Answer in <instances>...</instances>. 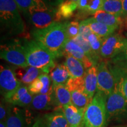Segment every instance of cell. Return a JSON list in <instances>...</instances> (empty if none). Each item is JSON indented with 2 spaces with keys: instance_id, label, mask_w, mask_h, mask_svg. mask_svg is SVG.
I'll return each mask as SVG.
<instances>
[{
  "instance_id": "6da1fadb",
  "label": "cell",
  "mask_w": 127,
  "mask_h": 127,
  "mask_svg": "<svg viewBox=\"0 0 127 127\" xmlns=\"http://www.w3.org/2000/svg\"><path fill=\"white\" fill-rule=\"evenodd\" d=\"M68 22H56L44 29H35L32 36L49 50L56 58L64 55V48L68 40L66 26Z\"/></svg>"
},
{
  "instance_id": "7a4b0ae2",
  "label": "cell",
  "mask_w": 127,
  "mask_h": 127,
  "mask_svg": "<svg viewBox=\"0 0 127 127\" xmlns=\"http://www.w3.org/2000/svg\"><path fill=\"white\" fill-rule=\"evenodd\" d=\"M1 32L6 36L23 35L25 25L14 0H0Z\"/></svg>"
},
{
  "instance_id": "3957f363",
  "label": "cell",
  "mask_w": 127,
  "mask_h": 127,
  "mask_svg": "<svg viewBox=\"0 0 127 127\" xmlns=\"http://www.w3.org/2000/svg\"><path fill=\"white\" fill-rule=\"evenodd\" d=\"M23 46L29 66L42 70L44 73L50 72L56 65V57L45 47L34 39H24Z\"/></svg>"
},
{
  "instance_id": "277c9868",
  "label": "cell",
  "mask_w": 127,
  "mask_h": 127,
  "mask_svg": "<svg viewBox=\"0 0 127 127\" xmlns=\"http://www.w3.org/2000/svg\"><path fill=\"white\" fill-rule=\"evenodd\" d=\"M107 98L101 92L96 91L85 111L81 127H106L108 121L106 108Z\"/></svg>"
},
{
  "instance_id": "5b68a950",
  "label": "cell",
  "mask_w": 127,
  "mask_h": 127,
  "mask_svg": "<svg viewBox=\"0 0 127 127\" xmlns=\"http://www.w3.org/2000/svg\"><path fill=\"white\" fill-rule=\"evenodd\" d=\"M106 108L108 121L127 117V101L121 91L117 81H115L113 91L107 96Z\"/></svg>"
},
{
  "instance_id": "8992f818",
  "label": "cell",
  "mask_w": 127,
  "mask_h": 127,
  "mask_svg": "<svg viewBox=\"0 0 127 127\" xmlns=\"http://www.w3.org/2000/svg\"><path fill=\"white\" fill-rule=\"evenodd\" d=\"M0 57L17 66L27 67L29 66L25 55L23 42L15 40L6 44H1Z\"/></svg>"
},
{
  "instance_id": "52a82bcc",
  "label": "cell",
  "mask_w": 127,
  "mask_h": 127,
  "mask_svg": "<svg viewBox=\"0 0 127 127\" xmlns=\"http://www.w3.org/2000/svg\"><path fill=\"white\" fill-rule=\"evenodd\" d=\"M127 45V38L121 33H114L106 38L101 47L100 54L104 58H111L121 54Z\"/></svg>"
},
{
  "instance_id": "ba28073f",
  "label": "cell",
  "mask_w": 127,
  "mask_h": 127,
  "mask_svg": "<svg viewBox=\"0 0 127 127\" xmlns=\"http://www.w3.org/2000/svg\"><path fill=\"white\" fill-rule=\"evenodd\" d=\"M98 85L97 91L101 92L106 96H109L113 91L115 85L114 77L104 61H100L96 65Z\"/></svg>"
},
{
  "instance_id": "9c48e42d",
  "label": "cell",
  "mask_w": 127,
  "mask_h": 127,
  "mask_svg": "<svg viewBox=\"0 0 127 127\" xmlns=\"http://www.w3.org/2000/svg\"><path fill=\"white\" fill-rule=\"evenodd\" d=\"M21 83L17 79L12 69L1 65L0 87L1 93L4 100L10 97L21 86Z\"/></svg>"
},
{
  "instance_id": "30bf717a",
  "label": "cell",
  "mask_w": 127,
  "mask_h": 127,
  "mask_svg": "<svg viewBox=\"0 0 127 127\" xmlns=\"http://www.w3.org/2000/svg\"><path fill=\"white\" fill-rule=\"evenodd\" d=\"M56 12L57 8L49 7L46 10L31 12L27 17L36 29H44L56 23Z\"/></svg>"
},
{
  "instance_id": "8fae6325",
  "label": "cell",
  "mask_w": 127,
  "mask_h": 127,
  "mask_svg": "<svg viewBox=\"0 0 127 127\" xmlns=\"http://www.w3.org/2000/svg\"><path fill=\"white\" fill-rule=\"evenodd\" d=\"M69 124L63 110L57 109L53 112L39 116L32 127H68Z\"/></svg>"
},
{
  "instance_id": "7c38bea8",
  "label": "cell",
  "mask_w": 127,
  "mask_h": 127,
  "mask_svg": "<svg viewBox=\"0 0 127 127\" xmlns=\"http://www.w3.org/2000/svg\"><path fill=\"white\" fill-rule=\"evenodd\" d=\"M64 55H71L80 61L87 69L94 65L82 48L72 39H68L66 41L64 48Z\"/></svg>"
},
{
  "instance_id": "4fadbf2b",
  "label": "cell",
  "mask_w": 127,
  "mask_h": 127,
  "mask_svg": "<svg viewBox=\"0 0 127 127\" xmlns=\"http://www.w3.org/2000/svg\"><path fill=\"white\" fill-rule=\"evenodd\" d=\"M51 95L54 107L57 109H61L64 106L72 104L71 92L65 85H52Z\"/></svg>"
},
{
  "instance_id": "5bb4252c",
  "label": "cell",
  "mask_w": 127,
  "mask_h": 127,
  "mask_svg": "<svg viewBox=\"0 0 127 127\" xmlns=\"http://www.w3.org/2000/svg\"><path fill=\"white\" fill-rule=\"evenodd\" d=\"M32 99V95L28 91L27 87L21 84L18 90L5 101L14 106L26 107L30 106Z\"/></svg>"
},
{
  "instance_id": "9a60e30c",
  "label": "cell",
  "mask_w": 127,
  "mask_h": 127,
  "mask_svg": "<svg viewBox=\"0 0 127 127\" xmlns=\"http://www.w3.org/2000/svg\"><path fill=\"white\" fill-rule=\"evenodd\" d=\"M12 69L17 78L23 85H28L32 82L39 75L44 73L38 68L28 66L27 67L15 66Z\"/></svg>"
},
{
  "instance_id": "2e32d148",
  "label": "cell",
  "mask_w": 127,
  "mask_h": 127,
  "mask_svg": "<svg viewBox=\"0 0 127 127\" xmlns=\"http://www.w3.org/2000/svg\"><path fill=\"white\" fill-rule=\"evenodd\" d=\"M5 123L7 127H27L25 111L14 105L9 107Z\"/></svg>"
},
{
  "instance_id": "e0dca14e",
  "label": "cell",
  "mask_w": 127,
  "mask_h": 127,
  "mask_svg": "<svg viewBox=\"0 0 127 127\" xmlns=\"http://www.w3.org/2000/svg\"><path fill=\"white\" fill-rule=\"evenodd\" d=\"M62 110L69 126L81 127L85 111L78 109L72 104L64 106Z\"/></svg>"
},
{
  "instance_id": "ac0fdd59",
  "label": "cell",
  "mask_w": 127,
  "mask_h": 127,
  "mask_svg": "<svg viewBox=\"0 0 127 127\" xmlns=\"http://www.w3.org/2000/svg\"><path fill=\"white\" fill-rule=\"evenodd\" d=\"M85 93L87 94L91 100H93L97 91L98 78H97V68L94 65L86 70L85 77Z\"/></svg>"
},
{
  "instance_id": "d6986e66",
  "label": "cell",
  "mask_w": 127,
  "mask_h": 127,
  "mask_svg": "<svg viewBox=\"0 0 127 127\" xmlns=\"http://www.w3.org/2000/svg\"><path fill=\"white\" fill-rule=\"evenodd\" d=\"M19 10L23 12L26 17L31 12L48 9L45 3L42 0H14Z\"/></svg>"
},
{
  "instance_id": "ffe728a7",
  "label": "cell",
  "mask_w": 127,
  "mask_h": 127,
  "mask_svg": "<svg viewBox=\"0 0 127 127\" xmlns=\"http://www.w3.org/2000/svg\"><path fill=\"white\" fill-rule=\"evenodd\" d=\"M64 65L71 78H84L86 73L85 68L81 62L71 55H65Z\"/></svg>"
},
{
  "instance_id": "44dd1931",
  "label": "cell",
  "mask_w": 127,
  "mask_h": 127,
  "mask_svg": "<svg viewBox=\"0 0 127 127\" xmlns=\"http://www.w3.org/2000/svg\"><path fill=\"white\" fill-rule=\"evenodd\" d=\"M82 21L90 28L92 32L104 39L114 34L116 30L104 24L99 23L94 18H87Z\"/></svg>"
},
{
  "instance_id": "7402d4cb",
  "label": "cell",
  "mask_w": 127,
  "mask_h": 127,
  "mask_svg": "<svg viewBox=\"0 0 127 127\" xmlns=\"http://www.w3.org/2000/svg\"><path fill=\"white\" fill-rule=\"evenodd\" d=\"M93 18L99 23L104 24L115 30L120 29L124 20L123 17H117L102 10L96 12L94 15Z\"/></svg>"
},
{
  "instance_id": "603a6c76",
  "label": "cell",
  "mask_w": 127,
  "mask_h": 127,
  "mask_svg": "<svg viewBox=\"0 0 127 127\" xmlns=\"http://www.w3.org/2000/svg\"><path fill=\"white\" fill-rule=\"evenodd\" d=\"M77 9H78V3L65 0L57 8L56 22H61L63 20L70 18Z\"/></svg>"
},
{
  "instance_id": "cb8c5ba5",
  "label": "cell",
  "mask_w": 127,
  "mask_h": 127,
  "mask_svg": "<svg viewBox=\"0 0 127 127\" xmlns=\"http://www.w3.org/2000/svg\"><path fill=\"white\" fill-rule=\"evenodd\" d=\"M50 73L53 85H66L71 78L64 64L56 65Z\"/></svg>"
},
{
  "instance_id": "d4e9b609",
  "label": "cell",
  "mask_w": 127,
  "mask_h": 127,
  "mask_svg": "<svg viewBox=\"0 0 127 127\" xmlns=\"http://www.w3.org/2000/svg\"><path fill=\"white\" fill-rule=\"evenodd\" d=\"M52 91L46 94H37L33 96L30 107L35 110H48L54 107L51 95Z\"/></svg>"
},
{
  "instance_id": "484cf974",
  "label": "cell",
  "mask_w": 127,
  "mask_h": 127,
  "mask_svg": "<svg viewBox=\"0 0 127 127\" xmlns=\"http://www.w3.org/2000/svg\"><path fill=\"white\" fill-rule=\"evenodd\" d=\"M105 0H79L78 9L87 15H94L96 12L102 9Z\"/></svg>"
},
{
  "instance_id": "4316f807",
  "label": "cell",
  "mask_w": 127,
  "mask_h": 127,
  "mask_svg": "<svg viewBox=\"0 0 127 127\" xmlns=\"http://www.w3.org/2000/svg\"><path fill=\"white\" fill-rule=\"evenodd\" d=\"M71 102L78 109L85 111L92 100L84 91H75L71 93Z\"/></svg>"
},
{
  "instance_id": "83f0119b",
  "label": "cell",
  "mask_w": 127,
  "mask_h": 127,
  "mask_svg": "<svg viewBox=\"0 0 127 127\" xmlns=\"http://www.w3.org/2000/svg\"><path fill=\"white\" fill-rule=\"evenodd\" d=\"M108 13L122 17L123 12V4L121 0H105L102 9Z\"/></svg>"
},
{
  "instance_id": "f1b7e54d",
  "label": "cell",
  "mask_w": 127,
  "mask_h": 127,
  "mask_svg": "<svg viewBox=\"0 0 127 127\" xmlns=\"http://www.w3.org/2000/svg\"><path fill=\"white\" fill-rule=\"evenodd\" d=\"M115 81L120 85V90L127 101V71L121 69H110Z\"/></svg>"
},
{
  "instance_id": "f546056e",
  "label": "cell",
  "mask_w": 127,
  "mask_h": 127,
  "mask_svg": "<svg viewBox=\"0 0 127 127\" xmlns=\"http://www.w3.org/2000/svg\"><path fill=\"white\" fill-rule=\"evenodd\" d=\"M72 40L82 48V50L84 51V52L86 54L87 57H88L90 59V60L93 62L94 65L95 66H96V65H97V64L99 63V61L96 58V57H95L94 54L93 50H92L91 48V46H90V44L89 43L88 40L84 39V38H82V36L79 35H78L74 39H72Z\"/></svg>"
},
{
  "instance_id": "4dcf8cb0",
  "label": "cell",
  "mask_w": 127,
  "mask_h": 127,
  "mask_svg": "<svg viewBox=\"0 0 127 127\" xmlns=\"http://www.w3.org/2000/svg\"><path fill=\"white\" fill-rule=\"evenodd\" d=\"M104 39V38L100 37L93 32H91L89 35L88 38H87V40L90 44L94 54L99 61L100 58L101 57V54H100V51H101V47H102Z\"/></svg>"
},
{
  "instance_id": "1f68e13d",
  "label": "cell",
  "mask_w": 127,
  "mask_h": 127,
  "mask_svg": "<svg viewBox=\"0 0 127 127\" xmlns=\"http://www.w3.org/2000/svg\"><path fill=\"white\" fill-rule=\"evenodd\" d=\"M65 86L71 93L75 91L85 92L84 78H70Z\"/></svg>"
},
{
  "instance_id": "d6a6232c",
  "label": "cell",
  "mask_w": 127,
  "mask_h": 127,
  "mask_svg": "<svg viewBox=\"0 0 127 127\" xmlns=\"http://www.w3.org/2000/svg\"><path fill=\"white\" fill-rule=\"evenodd\" d=\"M79 24L77 21L69 22L66 26V34L68 39H73L79 35Z\"/></svg>"
},
{
  "instance_id": "836d02e7",
  "label": "cell",
  "mask_w": 127,
  "mask_h": 127,
  "mask_svg": "<svg viewBox=\"0 0 127 127\" xmlns=\"http://www.w3.org/2000/svg\"><path fill=\"white\" fill-rule=\"evenodd\" d=\"M38 78L43 84V88L41 90V94H46L52 91V85H51V79L50 76L47 73H43L39 75Z\"/></svg>"
},
{
  "instance_id": "e575fe53",
  "label": "cell",
  "mask_w": 127,
  "mask_h": 127,
  "mask_svg": "<svg viewBox=\"0 0 127 127\" xmlns=\"http://www.w3.org/2000/svg\"><path fill=\"white\" fill-rule=\"evenodd\" d=\"M43 88V84L38 77L30 84L28 87V91L32 95L39 94Z\"/></svg>"
},
{
  "instance_id": "d590c367",
  "label": "cell",
  "mask_w": 127,
  "mask_h": 127,
  "mask_svg": "<svg viewBox=\"0 0 127 127\" xmlns=\"http://www.w3.org/2000/svg\"><path fill=\"white\" fill-rule=\"evenodd\" d=\"M79 25H80V26H79V35L80 36H81L82 38H84V39L87 40V38H88L89 35L92 32L91 30H90V28H89L86 24H85L82 21L81 22Z\"/></svg>"
},
{
  "instance_id": "8d00e7d4",
  "label": "cell",
  "mask_w": 127,
  "mask_h": 127,
  "mask_svg": "<svg viewBox=\"0 0 127 127\" xmlns=\"http://www.w3.org/2000/svg\"><path fill=\"white\" fill-rule=\"evenodd\" d=\"M9 108L7 105H5L4 102H1L0 105V120L1 121L5 122L7 119L8 113Z\"/></svg>"
},
{
  "instance_id": "74e56055",
  "label": "cell",
  "mask_w": 127,
  "mask_h": 127,
  "mask_svg": "<svg viewBox=\"0 0 127 127\" xmlns=\"http://www.w3.org/2000/svg\"><path fill=\"white\" fill-rule=\"evenodd\" d=\"M42 1L45 3L48 7L55 8V7H58L65 0H42Z\"/></svg>"
},
{
  "instance_id": "f35d334b",
  "label": "cell",
  "mask_w": 127,
  "mask_h": 127,
  "mask_svg": "<svg viewBox=\"0 0 127 127\" xmlns=\"http://www.w3.org/2000/svg\"><path fill=\"white\" fill-rule=\"evenodd\" d=\"M120 30L121 32H123L124 35V37L127 38V18H124L123 23L122 24Z\"/></svg>"
},
{
  "instance_id": "ab89813d",
  "label": "cell",
  "mask_w": 127,
  "mask_h": 127,
  "mask_svg": "<svg viewBox=\"0 0 127 127\" xmlns=\"http://www.w3.org/2000/svg\"><path fill=\"white\" fill-rule=\"evenodd\" d=\"M123 4V12L122 17L124 18H127V0H121Z\"/></svg>"
},
{
  "instance_id": "60d3db41",
  "label": "cell",
  "mask_w": 127,
  "mask_h": 127,
  "mask_svg": "<svg viewBox=\"0 0 127 127\" xmlns=\"http://www.w3.org/2000/svg\"><path fill=\"white\" fill-rule=\"evenodd\" d=\"M122 54H123L124 55L125 59L127 61V45L126 48H125V49L124 50V51L122 52Z\"/></svg>"
},
{
  "instance_id": "b9f144b4",
  "label": "cell",
  "mask_w": 127,
  "mask_h": 127,
  "mask_svg": "<svg viewBox=\"0 0 127 127\" xmlns=\"http://www.w3.org/2000/svg\"><path fill=\"white\" fill-rule=\"evenodd\" d=\"M0 127H7L5 122L1 121V123H0Z\"/></svg>"
},
{
  "instance_id": "7bdbcfd3",
  "label": "cell",
  "mask_w": 127,
  "mask_h": 127,
  "mask_svg": "<svg viewBox=\"0 0 127 127\" xmlns=\"http://www.w3.org/2000/svg\"><path fill=\"white\" fill-rule=\"evenodd\" d=\"M68 1H72V2L78 3V2L79 1V0H68Z\"/></svg>"
},
{
  "instance_id": "ee69618b",
  "label": "cell",
  "mask_w": 127,
  "mask_h": 127,
  "mask_svg": "<svg viewBox=\"0 0 127 127\" xmlns=\"http://www.w3.org/2000/svg\"><path fill=\"white\" fill-rule=\"evenodd\" d=\"M75 127V126H69V127Z\"/></svg>"
},
{
  "instance_id": "f6af8a7d",
  "label": "cell",
  "mask_w": 127,
  "mask_h": 127,
  "mask_svg": "<svg viewBox=\"0 0 127 127\" xmlns=\"http://www.w3.org/2000/svg\"></svg>"
}]
</instances>
